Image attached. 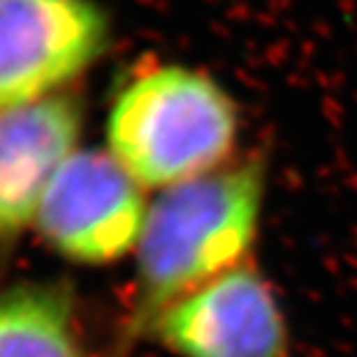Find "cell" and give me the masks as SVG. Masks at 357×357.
Wrapping results in <instances>:
<instances>
[{
    "label": "cell",
    "mask_w": 357,
    "mask_h": 357,
    "mask_svg": "<svg viewBox=\"0 0 357 357\" xmlns=\"http://www.w3.org/2000/svg\"><path fill=\"white\" fill-rule=\"evenodd\" d=\"M0 357H91L70 292L40 281L0 292Z\"/></svg>",
    "instance_id": "obj_7"
},
{
    "label": "cell",
    "mask_w": 357,
    "mask_h": 357,
    "mask_svg": "<svg viewBox=\"0 0 357 357\" xmlns=\"http://www.w3.org/2000/svg\"><path fill=\"white\" fill-rule=\"evenodd\" d=\"M265 192L267 169L260 158L223 165L160 190L146 209L135 248L130 332H146L178 297L244 265L258 239Z\"/></svg>",
    "instance_id": "obj_1"
},
{
    "label": "cell",
    "mask_w": 357,
    "mask_h": 357,
    "mask_svg": "<svg viewBox=\"0 0 357 357\" xmlns=\"http://www.w3.org/2000/svg\"><path fill=\"white\" fill-rule=\"evenodd\" d=\"M82 126L79 102L61 93L0 109V241L35 223L54 176L77 153Z\"/></svg>",
    "instance_id": "obj_6"
},
{
    "label": "cell",
    "mask_w": 357,
    "mask_h": 357,
    "mask_svg": "<svg viewBox=\"0 0 357 357\" xmlns=\"http://www.w3.org/2000/svg\"><path fill=\"white\" fill-rule=\"evenodd\" d=\"M107 47L96 0H0V109L56 96Z\"/></svg>",
    "instance_id": "obj_4"
},
{
    "label": "cell",
    "mask_w": 357,
    "mask_h": 357,
    "mask_svg": "<svg viewBox=\"0 0 357 357\" xmlns=\"http://www.w3.org/2000/svg\"><path fill=\"white\" fill-rule=\"evenodd\" d=\"M176 357H290V330L269 281L239 265L178 297L146 330Z\"/></svg>",
    "instance_id": "obj_5"
},
{
    "label": "cell",
    "mask_w": 357,
    "mask_h": 357,
    "mask_svg": "<svg viewBox=\"0 0 357 357\" xmlns=\"http://www.w3.org/2000/svg\"><path fill=\"white\" fill-rule=\"evenodd\" d=\"M144 188L109 151L73 153L54 176L35 227L77 265H109L137 248L146 218Z\"/></svg>",
    "instance_id": "obj_3"
},
{
    "label": "cell",
    "mask_w": 357,
    "mask_h": 357,
    "mask_svg": "<svg viewBox=\"0 0 357 357\" xmlns=\"http://www.w3.org/2000/svg\"><path fill=\"white\" fill-rule=\"evenodd\" d=\"M239 135L234 100L216 79L185 66L135 75L107 116V151L142 188H172L230 158Z\"/></svg>",
    "instance_id": "obj_2"
}]
</instances>
